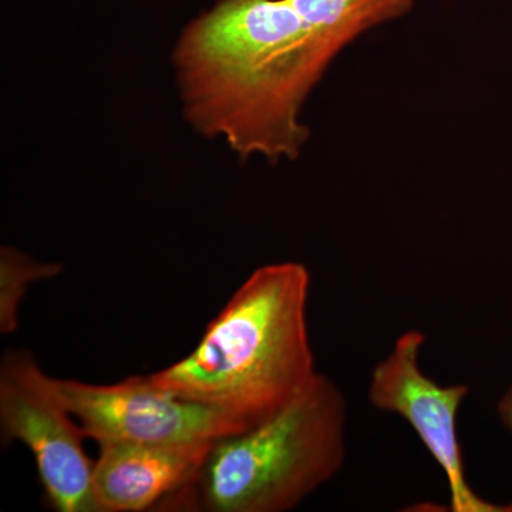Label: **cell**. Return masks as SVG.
<instances>
[{
    "label": "cell",
    "mask_w": 512,
    "mask_h": 512,
    "mask_svg": "<svg viewBox=\"0 0 512 512\" xmlns=\"http://www.w3.org/2000/svg\"><path fill=\"white\" fill-rule=\"evenodd\" d=\"M348 402L318 373L271 419L212 444L190 494L212 512H286L333 480L346 460Z\"/></svg>",
    "instance_id": "3957f363"
},
{
    "label": "cell",
    "mask_w": 512,
    "mask_h": 512,
    "mask_svg": "<svg viewBox=\"0 0 512 512\" xmlns=\"http://www.w3.org/2000/svg\"><path fill=\"white\" fill-rule=\"evenodd\" d=\"M56 382L86 439L99 446L215 441L249 430L231 414L160 389L150 376H131L114 384Z\"/></svg>",
    "instance_id": "5b68a950"
},
{
    "label": "cell",
    "mask_w": 512,
    "mask_h": 512,
    "mask_svg": "<svg viewBox=\"0 0 512 512\" xmlns=\"http://www.w3.org/2000/svg\"><path fill=\"white\" fill-rule=\"evenodd\" d=\"M426 335L410 329L394 342L392 350L373 367L367 397L380 412L402 417L447 478L453 512H508L507 507L483 500L470 487L458 441L457 414L470 393L466 384L441 386L424 375L420 353Z\"/></svg>",
    "instance_id": "8992f818"
},
{
    "label": "cell",
    "mask_w": 512,
    "mask_h": 512,
    "mask_svg": "<svg viewBox=\"0 0 512 512\" xmlns=\"http://www.w3.org/2000/svg\"><path fill=\"white\" fill-rule=\"evenodd\" d=\"M414 0H222L185 28L173 62L184 113L241 160H296L303 104L330 64Z\"/></svg>",
    "instance_id": "6da1fadb"
},
{
    "label": "cell",
    "mask_w": 512,
    "mask_h": 512,
    "mask_svg": "<svg viewBox=\"0 0 512 512\" xmlns=\"http://www.w3.org/2000/svg\"><path fill=\"white\" fill-rule=\"evenodd\" d=\"M497 412L504 426L512 433V384L510 389L501 397L500 402H498ZM507 510L512 512V504L507 505Z\"/></svg>",
    "instance_id": "9c48e42d"
},
{
    "label": "cell",
    "mask_w": 512,
    "mask_h": 512,
    "mask_svg": "<svg viewBox=\"0 0 512 512\" xmlns=\"http://www.w3.org/2000/svg\"><path fill=\"white\" fill-rule=\"evenodd\" d=\"M311 274L301 262L255 269L197 348L150 375L175 396L221 410L252 429L309 389L318 370L309 339Z\"/></svg>",
    "instance_id": "7a4b0ae2"
},
{
    "label": "cell",
    "mask_w": 512,
    "mask_h": 512,
    "mask_svg": "<svg viewBox=\"0 0 512 512\" xmlns=\"http://www.w3.org/2000/svg\"><path fill=\"white\" fill-rule=\"evenodd\" d=\"M214 441L114 443L94 461V512H143L171 495H187Z\"/></svg>",
    "instance_id": "52a82bcc"
},
{
    "label": "cell",
    "mask_w": 512,
    "mask_h": 512,
    "mask_svg": "<svg viewBox=\"0 0 512 512\" xmlns=\"http://www.w3.org/2000/svg\"><path fill=\"white\" fill-rule=\"evenodd\" d=\"M0 431L35 458L40 483L55 510L94 512V463L84 451L82 427L29 350L12 349L0 363Z\"/></svg>",
    "instance_id": "277c9868"
},
{
    "label": "cell",
    "mask_w": 512,
    "mask_h": 512,
    "mask_svg": "<svg viewBox=\"0 0 512 512\" xmlns=\"http://www.w3.org/2000/svg\"><path fill=\"white\" fill-rule=\"evenodd\" d=\"M62 265L40 264L18 249L3 245L0 249V333L12 335L19 328V309L28 286L52 279Z\"/></svg>",
    "instance_id": "ba28073f"
}]
</instances>
